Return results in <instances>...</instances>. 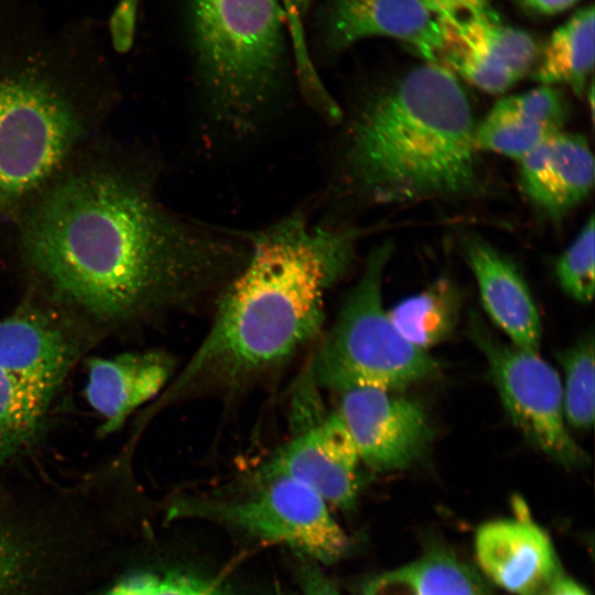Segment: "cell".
<instances>
[{"label":"cell","instance_id":"cell-1","mask_svg":"<svg viewBox=\"0 0 595 595\" xmlns=\"http://www.w3.org/2000/svg\"><path fill=\"white\" fill-rule=\"evenodd\" d=\"M19 251L56 301L121 325L188 304L226 284L250 236L163 207L147 177L88 145L20 209Z\"/></svg>","mask_w":595,"mask_h":595},{"label":"cell","instance_id":"cell-2","mask_svg":"<svg viewBox=\"0 0 595 595\" xmlns=\"http://www.w3.org/2000/svg\"><path fill=\"white\" fill-rule=\"evenodd\" d=\"M110 62L91 24L0 0V221L89 145L110 110Z\"/></svg>","mask_w":595,"mask_h":595},{"label":"cell","instance_id":"cell-3","mask_svg":"<svg viewBox=\"0 0 595 595\" xmlns=\"http://www.w3.org/2000/svg\"><path fill=\"white\" fill-rule=\"evenodd\" d=\"M360 232L310 227L291 215L250 234V253L225 284L206 336L165 401L235 388L280 366L320 331L326 292L350 268Z\"/></svg>","mask_w":595,"mask_h":595},{"label":"cell","instance_id":"cell-4","mask_svg":"<svg viewBox=\"0 0 595 595\" xmlns=\"http://www.w3.org/2000/svg\"><path fill=\"white\" fill-rule=\"evenodd\" d=\"M475 128L457 76L424 62L363 108L348 140V175L381 204L469 195L480 185Z\"/></svg>","mask_w":595,"mask_h":595},{"label":"cell","instance_id":"cell-5","mask_svg":"<svg viewBox=\"0 0 595 595\" xmlns=\"http://www.w3.org/2000/svg\"><path fill=\"white\" fill-rule=\"evenodd\" d=\"M185 26L215 113L236 130L250 129L288 68L281 0H185Z\"/></svg>","mask_w":595,"mask_h":595},{"label":"cell","instance_id":"cell-6","mask_svg":"<svg viewBox=\"0 0 595 595\" xmlns=\"http://www.w3.org/2000/svg\"><path fill=\"white\" fill-rule=\"evenodd\" d=\"M390 241L375 246L337 318L314 354L311 381L342 393L355 388L400 390L436 374L437 363L405 340L382 306Z\"/></svg>","mask_w":595,"mask_h":595},{"label":"cell","instance_id":"cell-7","mask_svg":"<svg viewBox=\"0 0 595 595\" xmlns=\"http://www.w3.org/2000/svg\"><path fill=\"white\" fill-rule=\"evenodd\" d=\"M78 348L48 305L22 304L0 318V470L39 432Z\"/></svg>","mask_w":595,"mask_h":595},{"label":"cell","instance_id":"cell-8","mask_svg":"<svg viewBox=\"0 0 595 595\" xmlns=\"http://www.w3.org/2000/svg\"><path fill=\"white\" fill-rule=\"evenodd\" d=\"M170 515L227 524L288 545L318 564L338 561L350 544L326 501L305 484L281 475L252 473L226 494L182 497L173 502Z\"/></svg>","mask_w":595,"mask_h":595},{"label":"cell","instance_id":"cell-9","mask_svg":"<svg viewBox=\"0 0 595 595\" xmlns=\"http://www.w3.org/2000/svg\"><path fill=\"white\" fill-rule=\"evenodd\" d=\"M470 339L484 354L493 381L513 425L543 454L567 467L587 463L564 416L562 382L538 353L505 343L477 314H470Z\"/></svg>","mask_w":595,"mask_h":595},{"label":"cell","instance_id":"cell-10","mask_svg":"<svg viewBox=\"0 0 595 595\" xmlns=\"http://www.w3.org/2000/svg\"><path fill=\"white\" fill-rule=\"evenodd\" d=\"M361 463L376 472L404 469L426 453L433 430L420 402L379 388L340 393L337 409Z\"/></svg>","mask_w":595,"mask_h":595},{"label":"cell","instance_id":"cell-11","mask_svg":"<svg viewBox=\"0 0 595 595\" xmlns=\"http://www.w3.org/2000/svg\"><path fill=\"white\" fill-rule=\"evenodd\" d=\"M361 464L351 435L334 411L278 447L253 473L296 479L328 506L349 509L358 496Z\"/></svg>","mask_w":595,"mask_h":595},{"label":"cell","instance_id":"cell-12","mask_svg":"<svg viewBox=\"0 0 595 595\" xmlns=\"http://www.w3.org/2000/svg\"><path fill=\"white\" fill-rule=\"evenodd\" d=\"M323 30L334 50L387 37L403 43L425 62H439L444 39L441 18L422 0H331Z\"/></svg>","mask_w":595,"mask_h":595},{"label":"cell","instance_id":"cell-13","mask_svg":"<svg viewBox=\"0 0 595 595\" xmlns=\"http://www.w3.org/2000/svg\"><path fill=\"white\" fill-rule=\"evenodd\" d=\"M474 548L484 574L512 595H538L562 573L549 536L523 516L482 524Z\"/></svg>","mask_w":595,"mask_h":595},{"label":"cell","instance_id":"cell-14","mask_svg":"<svg viewBox=\"0 0 595 595\" xmlns=\"http://www.w3.org/2000/svg\"><path fill=\"white\" fill-rule=\"evenodd\" d=\"M173 369V358L161 350L89 359L84 394L101 420L100 435L121 429L133 411L164 390Z\"/></svg>","mask_w":595,"mask_h":595},{"label":"cell","instance_id":"cell-15","mask_svg":"<svg viewBox=\"0 0 595 595\" xmlns=\"http://www.w3.org/2000/svg\"><path fill=\"white\" fill-rule=\"evenodd\" d=\"M518 162L526 197L551 218L564 216L593 190V153L577 133L560 131Z\"/></svg>","mask_w":595,"mask_h":595},{"label":"cell","instance_id":"cell-16","mask_svg":"<svg viewBox=\"0 0 595 595\" xmlns=\"http://www.w3.org/2000/svg\"><path fill=\"white\" fill-rule=\"evenodd\" d=\"M464 250L483 305L493 322L512 345L538 353L541 342L539 311L515 263L478 236L466 237Z\"/></svg>","mask_w":595,"mask_h":595},{"label":"cell","instance_id":"cell-17","mask_svg":"<svg viewBox=\"0 0 595 595\" xmlns=\"http://www.w3.org/2000/svg\"><path fill=\"white\" fill-rule=\"evenodd\" d=\"M360 595H486L478 578L458 559L434 551L368 580Z\"/></svg>","mask_w":595,"mask_h":595},{"label":"cell","instance_id":"cell-18","mask_svg":"<svg viewBox=\"0 0 595 595\" xmlns=\"http://www.w3.org/2000/svg\"><path fill=\"white\" fill-rule=\"evenodd\" d=\"M595 61V11L584 7L551 34L545 44L534 80L541 85L569 86L577 96L586 90Z\"/></svg>","mask_w":595,"mask_h":595},{"label":"cell","instance_id":"cell-19","mask_svg":"<svg viewBox=\"0 0 595 595\" xmlns=\"http://www.w3.org/2000/svg\"><path fill=\"white\" fill-rule=\"evenodd\" d=\"M459 306L457 289L441 279L419 294L402 300L387 313L405 340L426 351L454 331Z\"/></svg>","mask_w":595,"mask_h":595},{"label":"cell","instance_id":"cell-20","mask_svg":"<svg viewBox=\"0 0 595 595\" xmlns=\"http://www.w3.org/2000/svg\"><path fill=\"white\" fill-rule=\"evenodd\" d=\"M441 19L457 35L519 80L529 73L538 57V46L533 37L501 22L493 10Z\"/></svg>","mask_w":595,"mask_h":595},{"label":"cell","instance_id":"cell-21","mask_svg":"<svg viewBox=\"0 0 595 595\" xmlns=\"http://www.w3.org/2000/svg\"><path fill=\"white\" fill-rule=\"evenodd\" d=\"M555 131L515 108L506 97L499 99L475 128V144L520 161Z\"/></svg>","mask_w":595,"mask_h":595},{"label":"cell","instance_id":"cell-22","mask_svg":"<svg viewBox=\"0 0 595 595\" xmlns=\"http://www.w3.org/2000/svg\"><path fill=\"white\" fill-rule=\"evenodd\" d=\"M564 369L563 410L565 421L575 429L593 425L595 412L594 336L585 334L560 355Z\"/></svg>","mask_w":595,"mask_h":595},{"label":"cell","instance_id":"cell-23","mask_svg":"<svg viewBox=\"0 0 595 595\" xmlns=\"http://www.w3.org/2000/svg\"><path fill=\"white\" fill-rule=\"evenodd\" d=\"M99 595H239L217 581L192 573L136 572Z\"/></svg>","mask_w":595,"mask_h":595},{"label":"cell","instance_id":"cell-24","mask_svg":"<svg viewBox=\"0 0 595 595\" xmlns=\"http://www.w3.org/2000/svg\"><path fill=\"white\" fill-rule=\"evenodd\" d=\"M591 216L578 236L560 256L555 274L560 286L575 301L587 303L594 295L595 231Z\"/></svg>","mask_w":595,"mask_h":595},{"label":"cell","instance_id":"cell-25","mask_svg":"<svg viewBox=\"0 0 595 595\" xmlns=\"http://www.w3.org/2000/svg\"><path fill=\"white\" fill-rule=\"evenodd\" d=\"M506 98L515 108L555 131H561L567 118V102L555 86L541 85Z\"/></svg>","mask_w":595,"mask_h":595},{"label":"cell","instance_id":"cell-26","mask_svg":"<svg viewBox=\"0 0 595 595\" xmlns=\"http://www.w3.org/2000/svg\"><path fill=\"white\" fill-rule=\"evenodd\" d=\"M32 552L15 533L0 526V595H14L30 574Z\"/></svg>","mask_w":595,"mask_h":595},{"label":"cell","instance_id":"cell-27","mask_svg":"<svg viewBox=\"0 0 595 595\" xmlns=\"http://www.w3.org/2000/svg\"><path fill=\"white\" fill-rule=\"evenodd\" d=\"M300 558L303 560L300 565L302 595H339L317 562L302 555Z\"/></svg>","mask_w":595,"mask_h":595},{"label":"cell","instance_id":"cell-28","mask_svg":"<svg viewBox=\"0 0 595 595\" xmlns=\"http://www.w3.org/2000/svg\"><path fill=\"white\" fill-rule=\"evenodd\" d=\"M440 18L463 17L491 10L493 0H422Z\"/></svg>","mask_w":595,"mask_h":595},{"label":"cell","instance_id":"cell-29","mask_svg":"<svg viewBox=\"0 0 595 595\" xmlns=\"http://www.w3.org/2000/svg\"><path fill=\"white\" fill-rule=\"evenodd\" d=\"M136 0H123L112 20V41L117 50L125 51L132 41Z\"/></svg>","mask_w":595,"mask_h":595},{"label":"cell","instance_id":"cell-30","mask_svg":"<svg viewBox=\"0 0 595 595\" xmlns=\"http://www.w3.org/2000/svg\"><path fill=\"white\" fill-rule=\"evenodd\" d=\"M313 0H285L283 10L289 31V37L295 52H304L305 44L301 29V15L310 8Z\"/></svg>","mask_w":595,"mask_h":595},{"label":"cell","instance_id":"cell-31","mask_svg":"<svg viewBox=\"0 0 595 595\" xmlns=\"http://www.w3.org/2000/svg\"><path fill=\"white\" fill-rule=\"evenodd\" d=\"M538 595H588L586 589L563 572Z\"/></svg>","mask_w":595,"mask_h":595},{"label":"cell","instance_id":"cell-32","mask_svg":"<svg viewBox=\"0 0 595 595\" xmlns=\"http://www.w3.org/2000/svg\"><path fill=\"white\" fill-rule=\"evenodd\" d=\"M531 10L541 14L563 12L581 0H521Z\"/></svg>","mask_w":595,"mask_h":595}]
</instances>
